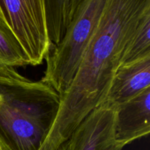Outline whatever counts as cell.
Instances as JSON below:
<instances>
[{
  "label": "cell",
  "instance_id": "obj_4",
  "mask_svg": "<svg viewBox=\"0 0 150 150\" xmlns=\"http://www.w3.org/2000/svg\"><path fill=\"white\" fill-rule=\"evenodd\" d=\"M0 17L21 45L30 65L40 64L53 47L47 30L45 0H0Z\"/></svg>",
  "mask_w": 150,
  "mask_h": 150
},
{
  "label": "cell",
  "instance_id": "obj_1",
  "mask_svg": "<svg viewBox=\"0 0 150 150\" xmlns=\"http://www.w3.org/2000/svg\"><path fill=\"white\" fill-rule=\"evenodd\" d=\"M149 11L150 0H107L74 78L59 95L55 121L39 150H58L81 122L105 102L125 47Z\"/></svg>",
  "mask_w": 150,
  "mask_h": 150
},
{
  "label": "cell",
  "instance_id": "obj_2",
  "mask_svg": "<svg viewBox=\"0 0 150 150\" xmlns=\"http://www.w3.org/2000/svg\"><path fill=\"white\" fill-rule=\"evenodd\" d=\"M59 105V95L45 82L0 66V138L11 150H39Z\"/></svg>",
  "mask_w": 150,
  "mask_h": 150
},
{
  "label": "cell",
  "instance_id": "obj_3",
  "mask_svg": "<svg viewBox=\"0 0 150 150\" xmlns=\"http://www.w3.org/2000/svg\"><path fill=\"white\" fill-rule=\"evenodd\" d=\"M107 0H83L75 11L62 39L47 57L41 81L62 95L71 83L84 50L93 35Z\"/></svg>",
  "mask_w": 150,
  "mask_h": 150
},
{
  "label": "cell",
  "instance_id": "obj_10",
  "mask_svg": "<svg viewBox=\"0 0 150 150\" xmlns=\"http://www.w3.org/2000/svg\"><path fill=\"white\" fill-rule=\"evenodd\" d=\"M150 55V11L146 13L126 44L121 64Z\"/></svg>",
  "mask_w": 150,
  "mask_h": 150
},
{
  "label": "cell",
  "instance_id": "obj_5",
  "mask_svg": "<svg viewBox=\"0 0 150 150\" xmlns=\"http://www.w3.org/2000/svg\"><path fill=\"white\" fill-rule=\"evenodd\" d=\"M117 106L104 102L92 110L64 144L65 150H122L116 136Z\"/></svg>",
  "mask_w": 150,
  "mask_h": 150
},
{
  "label": "cell",
  "instance_id": "obj_8",
  "mask_svg": "<svg viewBox=\"0 0 150 150\" xmlns=\"http://www.w3.org/2000/svg\"><path fill=\"white\" fill-rule=\"evenodd\" d=\"M70 0H45L47 30L52 46L61 41L70 22Z\"/></svg>",
  "mask_w": 150,
  "mask_h": 150
},
{
  "label": "cell",
  "instance_id": "obj_12",
  "mask_svg": "<svg viewBox=\"0 0 150 150\" xmlns=\"http://www.w3.org/2000/svg\"><path fill=\"white\" fill-rule=\"evenodd\" d=\"M0 150H11L8 145L0 138Z\"/></svg>",
  "mask_w": 150,
  "mask_h": 150
},
{
  "label": "cell",
  "instance_id": "obj_7",
  "mask_svg": "<svg viewBox=\"0 0 150 150\" xmlns=\"http://www.w3.org/2000/svg\"><path fill=\"white\" fill-rule=\"evenodd\" d=\"M150 87V55L118 67L105 102L120 105Z\"/></svg>",
  "mask_w": 150,
  "mask_h": 150
},
{
  "label": "cell",
  "instance_id": "obj_13",
  "mask_svg": "<svg viewBox=\"0 0 150 150\" xmlns=\"http://www.w3.org/2000/svg\"><path fill=\"white\" fill-rule=\"evenodd\" d=\"M58 150H65V147H64V145L63 144L62 146L61 147H60L59 149Z\"/></svg>",
  "mask_w": 150,
  "mask_h": 150
},
{
  "label": "cell",
  "instance_id": "obj_6",
  "mask_svg": "<svg viewBox=\"0 0 150 150\" xmlns=\"http://www.w3.org/2000/svg\"><path fill=\"white\" fill-rule=\"evenodd\" d=\"M116 106L117 140L127 145L149 134L150 87Z\"/></svg>",
  "mask_w": 150,
  "mask_h": 150
},
{
  "label": "cell",
  "instance_id": "obj_9",
  "mask_svg": "<svg viewBox=\"0 0 150 150\" xmlns=\"http://www.w3.org/2000/svg\"><path fill=\"white\" fill-rule=\"evenodd\" d=\"M30 65L26 52L7 23L0 17V66L25 67Z\"/></svg>",
  "mask_w": 150,
  "mask_h": 150
},
{
  "label": "cell",
  "instance_id": "obj_11",
  "mask_svg": "<svg viewBox=\"0 0 150 150\" xmlns=\"http://www.w3.org/2000/svg\"><path fill=\"white\" fill-rule=\"evenodd\" d=\"M83 0H70V21H71L72 17L74 14L75 11L76 10L77 7H79V4Z\"/></svg>",
  "mask_w": 150,
  "mask_h": 150
}]
</instances>
